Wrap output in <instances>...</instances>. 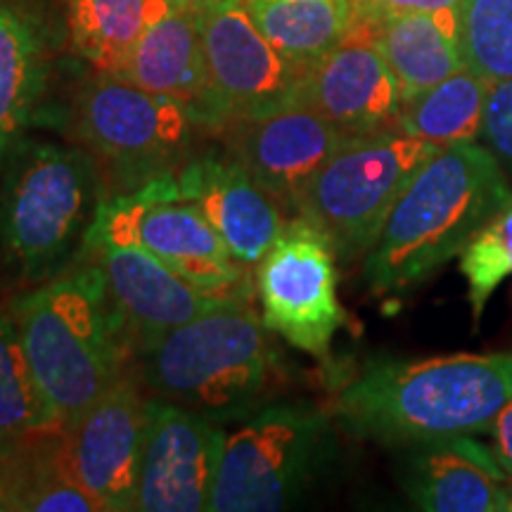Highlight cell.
<instances>
[{
  "label": "cell",
  "instance_id": "6da1fadb",
  "mask_svg": "<svg viewBox=\"0 0 512 512\" xmlns=\"http://www.w3.org/2000/svg\"><path fill=\"white\" fill-rule=\"evenodd\" d=\"M512 401V354L375 358L335 396L337 420L382 446L491 432Z\"/></svg>",
  "mask_w": 512,
  "mask_h": 512
},
{
  "label": "cell",
  "instance_id": "7a4b0ae2",
  "mask_svg": "<svg viewBox=\"0 0 512 512\" xmlns=\"http://www.w3.org/2000/svg\"><path fill=\"white\" fill-rule=\"evenodd\" d=\"M512 202L501 162L486 145L441 147L389 211L363 275L375 294H401L430 280Z\"/></svg>",
  "mask_w": 512,
  "mask_h": 512
},
{
  "label": "cell",
  "instance_id": "3957f363",
  "mask_svg": "<svg viewBox=\"0 0 512 512\" xmlns=\"http://www.w3.org/2000/svg\"><path fill=\"white\" fill-rule=\"evenodd\" d=\"M8 302L31 370L62 425L131 368L105 273L88 256Z\"/></svg>",
  "mask_w": 512,
  "mask_h": 512
},
{
  "label": "cell",
  "instance_id": "277c9868",
  "mask_svg": "<svg viewBox=\"0 0 512 512\" xmlns=\"http://www.w3.org/2000/svg\"><path fill=\"white\" fill-rule=\"evenodd\" d=\"M105 200L91 152L24 138L0 171V283L15 294L67 271Z\"/></svg>",
  "mask_w": 512,
  "mask_h": 512
},
{
  "label": "cell",
  "instance_id": "5b68a950",
  "mask_svg": "<svg viewBox=\"0 0 512 512\" xmlns=\"http://www.w3.org/2000/svg\"><path fill=\"white\" fill-rule=\"evenodd\" d=\"M252 302H233L166 332L131 356L147 394L228 425L264 406L278 387V351Z\"/></svg>",
  "mask_w": 512,
  "mask_h": 512
},
{
  "label": "cell",
  "instance_id": "8992f818",
  "mask_svg": "<svg viewBox=\"0 0 512 512\" xmlns=\"http://www.w3.org/2000/svg\"><path fill=\"white\" fill-rule=\"evenodd\" d=\"M332 446V420L316 403H264L226 432L209 512L290 508L328 463Z\"/></svg>",
  "mask_w": 512,
  "mask_h": 512
},
{
  "label": "cell",
  "instance_id": "52a82bcc",
  "mask_svg": "<svg viewBox=\"0 0 512 512\" xmlns=\"http://www.w3.org/2000/svg\"><path fill=\"white\" fill-rule=\"evenodd\" d=\"M439 150L396 128L351 138L299 190L292 209L330 240L337 259H363L401 192Z\"/></svg>",
  "mask_w": 512,
  "mask_h": 512
},
{
  "label": "cell",
  "instance_id": "ba28073f",
  "mask_svg": "<svg viewBox=\"0 0 512 512\" xmlns=\"http://www.w3.org/2000/svg\"><path fill=\"white\" fill-rule=\"evenodd\" d=\"M197 128L188 102L95 72L74 105V133L124 192L176 171L192 157Z\"/></svg>",
  "mask_w": 512,
  "mask_h": 512
},
{
  "label": "cell",
  "instance_id": "9c48e42d",
  "mask_svg": "<svg viewBox=\"0 0 512 512\" xmlns=\"http://www.w3.org/2000/svg\"><path fill=\"white\" fill-rule=\"evenodd\" d=\"M138 245L204 292L252 299L249 271L178 192L174 171L102 202L86 245Z\"/></svg>",
  "mask_w": 512,
  "mask_h": 512
},
{
  "label": "cell",
  "instance_id": "30bf717a",
  "mask_svg": "<svg viewBox=\"0 0 512 512\" xmlns=\"http://www.w3.org/2000/svg\"><path fill=\"white\" fill-rule=\"evenodd\" d=\"M337 283L335 247L313 223L294 216L254 268L261 320L294 349L328 358L332 339L347 323Z\"/></svg>",
  "mask_w": 512,
  "mask_h": 512
},
{
  "label": "cell",
  "instance_id": "8fae6325",
  "mask_svg": "<svg viewBox=\"0 0 512 512\" xmlns=\"http://www.w3.org/2000/svg\"><path fill=\"white\" fill-rule=\"evenodd\" d=\"M207 64V128L254 119L297 102L306 72L285 60L249 17L242 0H214L197 10Z\"/></svg>",
  "mask_w": 512,
  "mask_h": 512
},
{
  "label": "cell",
  "instance_id": "7c38bea8",
  "mask_svg": "<svg viewBox=\"0 0 512 512\" xmlns=\"http://www.w3.org/2000/svg\"><path fill=\"white\" fill-rule=\"evenodd\" d=\"M226 425L147 394L138 512H209Z\"/></svg>",
  "mask_w": 512,
  "mask_h": 512
},
{
  "label": "cell",
  "instance_id": "4fadbf2b",
  "mask_svg": "<svg viewBox=\"0 0 512 512\" xmlns=\"http://www.w3.org/2000/svg\"><path fill=\"white\" fill-rule=\"evenodd\" d=\"M147 392L128 368L86 411L64 425L67 456L102 512H133L143 456Z\"/></svg>",
  "mask_w": 512,
  "mask_h": 512
},
{
  "label": "cell",
  "instance_id": "5bb4252c",
  "mask_svg": "<svg viewBox=\"0 0 512 512\" xmlns=\"http://www.w3.org/2000/svg\"><path fill=\"white\" fill-rule=\"evenodd\" d=\"M81 256L93 259L105 273L131 356L202 313L233 302H252L204 292L138 245H98L83 249Z\"/></svg>",
  "mask_w": 512,
  "mask_h": 512
},
{
  "label": "cell",
  "instance_id": "9a60e30c",
  "mask_svg": "<svg viewBox=\"0 0 512 512\" xmlns=\"http://www.w3.org/2000/svg\"><path fill=\"white\" fill-rule=\"evenodd\" d=\"M297 100L354 138L396 128L403 107L399 81L361 24L306 72Z\"/></svg>",
  "mask_w": 512,
  "mask_h": 512
},
{
  "label": "cell",
  "instance_id": "2e32d148",
  "mask_svg": "<svg viewBox=\"0 0 512 512\" xmlns=\"http://www.w3.org/2000/svg\"><path fill=\"white\" fill-rule=\"evenodd\" d=\"M349 136L304 102L226 128L228 152L245 166L261 188L290 204Z\"/></svg>",
  "mask_w": 512,
  "mask_h": 512
},
{
  "label": "cell",
  "instance_id": "e0dca14e",
  "mask_svg": "<svg viewBox=\"0 0 512 512\" xmlns=\"http://www.w3.org/2000/svg\"><path fill=\"white\" fill-rule=\"evenodd\" d=\"M174 178L178 192L202 211L233 259L254 273L287 223L280 202L230 152L190 157Z\"/></svg>",
  "mask_w": 512,
  "mask_h": 512
},
{
  "label": "cell",
  "instance_id": "ac0fdd59",
  "mask_svg": "<svg viewBox=\"0 0 512 512\" xmlns=\"http://www.w3.org/2000/svg\"><path fill=\"white\" fill-rule=\"evenodd\" d=\"M401 486L418 510L512 512V482L496 453L472 434L408 446Z\"/></svg>",
  "mask_w": 512,
  "mask_h": 512
},
{
  "label": "cell",
  "instance_id": "d6986e66",
  "mask_svg": "<svg viewBox=\"0 0 512 512\" xmlns=\"http://www.w3.org/2000/svg\"><path fill=\"white\" fill-rule=\"evenodd\" d=\"M53 43L41 0H0V171L34 124L53 69Z\"/></svg>",
  "mask_w": 512,
  "mask_h": 512
},
{
  "label": "cell",
  "instance_id": "ffe728a7",
  "mask_svg": "<svg viewBox=\"0 0 512 512\" xmlns=\"http://www.w3.org/2000/svg\"><path fill=\"white\" fill-rule=\"evenodd\" d=\"M114 76L136 83L145 91L188 102L200 124L207 128L204 112L209 83L197 10L171 5L143 31Z\"/></svg>",
  "mask_w": 512,
  "mask_h": 512
},
{
  "label": "cell",
  "instance_id": "44dd1931",
  "mask_svg": "<svg viewBox=\"0 0 512 512\" xmlns=\"http://www.w3.org/2000/svg\"><path fill=\"white\" fill-rule=\"evenodd\" d=\"M361 27L370 31L375 46L394 72L403 102L465 67L460 10L403 12Z\"/></svg>",
  "mask_w": 512,
  "mask_h": 512
},
{
  "label": "cell",
  "instance_id": "7402d4cb",
  "mask_svg": "<svg viewBox=\"0 0 512 512\" xmlns=\"http://www.w3.org/2000/svg\"><path fill=\"white\" fill-rule=\"evenodd\" d=\"M268 43L309 72L354 27L351 0H242Z\"/></svg>",
  "mask_w": 512,
  "mask_h": 512
},
{
  "label": "cell",
  "instance_id": "603a6c76",
  "mask_svg": "<svg viewBox=\"0 0 512 512\" xmlns=\"http://www.w3.org/2000/svg\"><path fill=\"white\" fill-rule=\"evenodd\" d=\"M174 0H64V24L74 53L95 72L114 74L143 31Z\"/></svg>",
  "mask_w": 512,
  "mask_h": 512
},
{
  "label": "cell",
  "instance_id": "cb8c5ba5",
  "mask_svg": "<svg viewBox=\"0 0 512 512\" xmlns=\"http://www.w3.org/2000/svg\"><path fill=\"white\" fill-rule=\"evenodd\" d=\"M491 88L494 83L465 64L437 86L403 102L396 131L437 147L479 140Z\"/></svg>",
  "mask_w": 512,
  "mask_h": 512
},
{
  "label": "cell",
  "instance_id": "d4e9b609",
  "mask_svg": "<svg viewBox=\"0 0 512 512\" xmlns=\"http://www.w3.org/2000/svg\"><path fill=\"white\" fill-rule=\"evenodd\" d=\"M64 427L38 384L10 302L0 304V444Z\"/></svg>",
  "mask_w": 512,
  "mask_h": 512
},
{
  "label": "cell",
  "instance_id": "484cf974",
  "mask_svg": "<svg viewBox=\"0 0 512 512\" xmlns=\"http://www.w3.org/2000/svg\"><path fill=\"white\" fill-rule=\"evenodd\" d=\"M460 43L472 72L494 86L512 79V0H463Z\"/></svg>",
  "mask_w": 512,
  "mask_h": 512
},
{
  "label": "cell",
  "instance_id": "4316f807",
  "mask_svg": "<svg viewBox=\"0 0 512 512\" xmlns=\"http://www.w3.org/2000/svg\"><path fill=\"white\" fill-rule=\"evenodd\" d=\"M472 316L482 318L491 294L512 275V202L498 211L458 256Z\"/></svg>",
  "mask_w": 512,
  "mask_h": 512
},
{
  "label": "cell",
  "instance_id": "83f0119b",
  "mask_svg": "<svg viewBox=\"0 0 512 512\" xmlns=\"http://www.w3.org/2000/svg\"><path fill=\"white\" fill-rule=\"evenodd\" d=\"M34 477V437L0 444V512H24Z\"/></svg>",
  "mask_w": 512,
  "mask_h": 512
},
{
  "label": "cell",
  "instance_id": "f1b7e54d",
  "mask_svg": "<svg viewBox=\"0 0 512 512\" xmlns=\"http://www.w3.org/2000/svg\"><path fill=\"white\" fill-rule=\"evenodd\" d=\"M482 143L512 174V79L496 83L486 102Z\"/></svg>",
  "mask_w": 512,
  "mask_h": 512
},
{
  "label": "cell",
  "instance_id": "f546056e",
  "mask_svg": "<svg viewBox=\"0 0 512 512\" xmlns=\"http://www.w3.org/2000/svg\"><path fill=\"white\" fill-rule=\"evenodd\" d=\"M463 0H351L354 8V22L368 24L389 15H403V12H439V10H460Z\"/></svg>",
  "mask_w": 512,
  "mask_h": 512
},
{
  "label": "cell",
  "instance_id": "4dcf8cb0",
  "mask_svg": "<svg viewBox=\"0 0 512 512\" xmlns=\"http://www.w3.org/2000/svg\"><path fill=\"white\" fill-rule=\"evenodd\" d=\"M491 432H494V439H496L494 453H496L498 463L503 465V470L508 472V477L512 482V401L503 408L501 413H498Z\"/></svg>",
  "mask_w": 512,
  "mask_h": 512
},
{
  "label": "cell",
  "instance_id": "1f68e13d",
  "mask_svg": "<svg viewBox=\"0 0 512 512\" xmlns=\"http://www.w3.org/2000/svg\"><path fill=\"white\" fill-rule=\"evenodd\" d=\"M176 5H185V8H192V10H202L204 5L214 3V0H174Z\"/></svg>",
  "mask_w": 512,
  "mask_h": 512
}]
</instances>
